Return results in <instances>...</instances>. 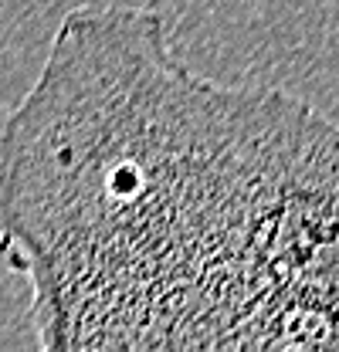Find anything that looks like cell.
<instances>
[{"label": "cell", "instance_id": "obj_1", "mask_svg": "<svg viewBox=\"0 0 339 352\" xmlns=\"http://www.w3.org/2000/svg\"><path fill=\"white\" fill-rule=\"evenodd\" d=\"M0 261L48 352L339 349V119L79 3L0 126Z\"/></svg>", "mask_w": 339, "mask_h": 352}]
</instances>
